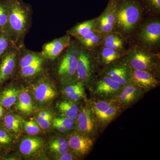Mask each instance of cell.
I'll return each instance as SVG.
<instances>
[{"mask_svg": "<svg viewBox=\"0 0 160 160\" xmlns=\"http://www.w3.org/2000/svg\"><path fill=\"white\" fill-rule=\"evenodd\" d=\"M99 46L119 51L127 52L129 42L118 32H111L103 34L102 40Z\"/></svg>", "mask_w": 160, "mask_h": 160, "instance_id": "ffe728a7", "label": "cell"}, {"mask_svg": "<svg viewBox=\"0 0 160 160\" xmlns=\"http://www.w3.org/2000/svg\"><path fill=\"white\" fill-rule=\"evenodd\" d=\"M8 19L5 32L13 46L22 48L32 25L33 10L31 5L23 0H7Z\"/></svg>", "mask_w": 160, "mask_h": 160, "instance_id": "6da1fadb", "label": "cell"}, {"mask_svg": "<svg viewBox=\"0 0 160 160\" xmlns=\"http://www.w3.org/2000/svg\"><path fill=\"white\" fill-rule=\"evenodd\" d=\"M129 83L147 92L160 86V77L151 72L132 69Z\"/></svg>", "mask_w": 160, "mask_h": 160, "instance_id": "2e32d148", "label": "cell"}, {"mask_svg": "<svg viewBox=\"0 0 160 160\" xmlns=\"http://www.w3.org/2000/svg\"><path fill=\"white\" fill-rule=\"evenodd\" d=\"M146 93V92L129 83L122 86L114 98L126 110L138 102Z\"/></svg>", "mask_w": 160, "mask_h": 160, "instance_id": "9a60e30c", "label": "cell"}, {"mask_svg": "<svg viewBox=\"0 0 160 160\" xmlns=\"http://www.w3.org/2000/svg\"><path fill=\"white\" fill-rule=\"evenodd\" d=\"M13 46L10 38L5 32L0 33V59L5 52Z\"/></svg>", "mask_w": 160, "mask_h": 160, "instance_id": "d6a6232c", "label": "cell"}, {"mask_svg": "<svg viewBox=\"0 0 160 160\" xmlns=\"http://www.w3.org/2000/svg\"><path fill=\"white\" fill-rule=\"evenodd\" d=\"M89 109L95 118L107 111L110 107L118 102L115 98L100 100L90 98L86 101Z\"/></svg>", "mask_w": 160, "mask_h": 160, "instance_id": "d4e9b609", "label": "cell"}, {"mask_svg": "<svg viewBox=\"0 0 160 160\" xmlns=\"http://www.w3.org/2000/svg\"><path fill=\"white\" fill-rule=\"evenodd\" d=\"M122 86L109 77L99 73L87 89L90 98L106 100L114 98Z\"/></svg>", "mask_w": 160, "mask_h": 160, "instance_id": "ba28073f", "label": "cell"}, {"mask_svg": "<svg viewBox=\"0 0 160 160\" xmlns=\"http://www.w3.org/2000/svg\"><path fill=\"white\" fill-rule=\"evenodd\" d=\"M101 69L94 50H86L79 48L77 66V80L82 82L86 89L99 73Z\"/></svg>", "mask_w": 160, "mask_h": 160, "instance_id": "52a82bcc", "label": "cell"}, {"mask_svg": "<svg viewBox=\"0 0 160 160\" xmlns=\"http://www.w3.org/2000/svg\"><path fill=\"white\" fill-rule=\"evenodd\" d=\"M125 110L124 108L118 102L110 107L107 111L96 118L101 134Z\"/></svg>", "mask_w": 160, "mask_h": 160, "instance_id": "44dd1931", "label": "cell"}, {"mask_svg": "<svg viewBox=\"0 0 160 160\" xmlns=\"http://www.w3.org/2000/svg\"><path fill=\"white\" fill-rule=\"evenodd\" d=\"M53 119L52 114L46 117L42 118L38 116L36 118V121L38 125H39L41 129L43 130H46L49 129L52 122Z\"/></svg>", "mask_w": 160, "mask_h": 160, "instance_id": "836d02e7", "label": "cell"}, {"mask_svg": "<svg viewBox=\"0 0 160 160\" xmlns=\"http://www.w3.org/2000/svg\"><path fill=\"white\" fill-rule=\"evenodd\" d=\"M22 126L25 132L29 135L35 136L42 132V129L34 120L23 121Z\"/></svg>", "mask_w": 160, "mask_h": 160, "instance_id": "4dcf8cb0", "label": "cell"}, {"mask_svg": "<svg viewBox=\"0 0 160 160\" xmlns=\"http://www.w3.org/2000/svg\"><path fill=\"white\" fill-rule=\"evenodd\" d=\"M96 22V18H94L78 23L66 31V33L73 38L82 37L90 32L95 30Z\"/></svg>", "mask_w": 160, "mask_h": 160, "instance_id": "484cf974", "label": "cell"}, {"mask_svg": "<svg viewBox=\"0 0 160 160\" xmlns=\"http://www.w3.org/2000/svg\"><path fill=\"white\" fill-rule=\"evenodd\" d=\"M67 141H68V140H67V136H61L56 138L54 140L52 141L51 142L49 143V147L63 145Z\"/></svg>", "mask_w": 160, "mask_h": 160, "instance_id": "8d00e7d4", "label": "cell"}, {"mask_svg": "<svg viewBox=\"0 0 160 160\" xmlns=\"http://www.w3.org/2000/svg\"><path fill=\"white\" fill-rule=\"evenodd\" d=\"M126 56L102 68L99 73L109 77L123 86L130 82L132 71Z\"/></svg>", "mask_w": 160, "mask_h": 160, "instance_id": "8fae6325", "label": "cell"}, {"mask_svg": "<svg viewBox=\"0 0 160 160\" xmlns=\"http://www.w3.org/2000/svg\"><path fill=\"white\" fill-rule=\"evenodd\" d=\"M86 88L85 86L71 93L63 96L64 98L75 102H86L88 99L86 96Z\"/></svg>", "mask_w": 160, "mask_h": 160, "instance_id": "f546056e", "label": "cell"}, {"mask_svg": "<svg viewBox=\"0 0 160 160\" xmlns=\"http://www.w3.org/2000/svg\"><path fill=\"white\" fill-rule=\"evenodd\" d=\"M75 130L95 141L101 134L96 119L86 101L81 104L76 119Z\"/></svg>", "mask_w": 160, "mask_h": 160, "instance_id": "9c48e42d", "label": "cell"}, {"mask_svg": "<svg viewBox=\"0 0 160 160\" xmlns=\"http://www.w3.org/2000/svg\"><path fill=\"white\" fill-rule=\"evenodd\" d=\"M55 160H79L78 158L70 150L62 154L54 156Z\"/></svg>", "mask_w": 160, "mask_h": 160, "instance_id": "d590c367", "label": "cell"}, {"mask_svg": "<svg viewBox=\"0 0 160 160\" xmlns=\"http://www.w3.org/2000/svg\"><path fill=\"white\" fill-rule=\"evenodd\" d=\"M52 126L58 131L60 133H62V134H67V135L71 133V132H70V131L67 130L65 127L60 124L59 123L52 121Z\"/></svg>", "mask_w": 160, "mask_h": 160, "instance_id": "74e56055", "label": "cell"}, {"mask_svg": "<svg viewBox=\"0 0 160 160\" xmlns=\"http://www.w3.org/2000/svg\"><path fill=\"white\" fill-rule=\"evenodd\" d=\"M9 144V142L0 137V145H4Z\"/></svg>", "mask_w": 160, "mask_h": 160, "instance_id": "b9f144b4", "label": "cell"}, {"mask_svg": "<svg viewBox=\"0 0 160 160\" xmlns=\"http://www.w3.org/2000/svg\"><path fill=\"white\" fill-rule=\"evenodd\" d=\"M82 102H75L64 98L56 104L58 115L76 119Z\"/></svg>", "mask_w": 160, "mask_h": 160, "instance_id": "7402d4cb", "label": "cell"}, {"mask_svg": "<svg viewBox=\"0 0 160 160\" xmlns=\"http://www.w3.org/2000/svg\"><path fill=\"white\" fill-rule=\"evenodd\" d=\"M48 62L40 52L27 49L25 45L20 48L18 75L23 79L34 81L47 73L46 66Z\"/></svg>", "mask_w": 160, "mask_h": 160, "instance_id": "5b68a950", "label": "cell"}, {"mask_svg": "<svg viewBox=\"0 0 160 160\" xmlns=\"http://www.w3.org/2000/svg\"><path fill=\"white\" fill-rule=\"evenodd\" d=\"M71 39V37L66 33L63 36L45 43L40 52L45 58L51 62L56 59L69 46Z\"/></svg>", "mask_w": 160, "mask_h": 160, "instance_id": "e0dca14e", "label": "cell"}, {"mask_svg": "<svg viewBox=\"0 0 160 160\" xmlns=\"http://www.w3.org/2000/svg\"><path fill=\"white\" fill-rule=\"evenodd\" d=\"M0 137L3 139L6 140L9 143L11 142L12 140L10 136L9 135L5 129H0Z\"/></svg>", "mask_w": 160, "mask_h": 160, "instance_id": "f35d334b", "label": "cell"}, {"mask_svg": "<svg viewBox=\"0 0 160 160\" xmlns=\"http://www.w3.org/2000/svg\"><path fill=\"white\" fill-rule=\"evenodd\" d=\"M4 113V108L0 102V120L3 117Z\"/></svg>", "mask_w": 160, "mask_h": 160, "instance_id": "60d3db41", "label": "cell"}, {"mask_svg": "<svg viewBox=\"0 0 160 160\" xmlns=\"http://www.w3.org/2000/svg\"><path fill=\"white\" fill-rule=\"evenodd\" d=\"M69 149L80 159L84 158L91 152L95 140L74 130L67 136Z\"/></svg>", "mask_w": 160, "mask_h": 160, "instance_id": "5bb4252c", "label": "cell"}, {"mask_svg": "<svg viewBox=\"0 0 160 160\" xmlns=\"http://www.w3.org/2000/svg\"><path fill=\"white\" fill-rule=\"evenodd\" d=\"M43 145L44 142L41 138L31 135L26 137L20 143V152L25 157H33L42 151Z\"/></svg>", "mask_w": 160, "mask_h": 160, "instance_id": "ac0fdd59", "label": "cell"}, {"mask_svg": "<svg viewBox=\"0 0 160 160\" xmlns=\"http://www.w3.org/2000/svg\"><path fill=\"white\" fill-rule=\"evenodd\" d=\"M93 50L101 69L125 56L127 52L101 46H98Z\"/></svg>", "mask_w": 160, "mask_h": 160, "instance_id": "d6986e66", "label": "cell"}, {"mask_svg": "<svg viewBox=\"0 0 160 160\" xmlns=\"http://www.w3.org/2000/svg\"><path fill=\"white\" fill-rule=\"evenodd\" d=\"M15 103L17 110L25 116L30 115L35 109L31 95L26 91H21Z\"/></svg>", "mask_w": 160, "mask_h": 160, "instance_id": "cb8c5ba5", "label": "cell"}, {"mask_svg": "<svg viewBox=\"0 0 160 160\" xmlns=\"http://www.w3.org/2000/svg\"><path fill=\"white\" fill-rule=\"evenodd\" d=\"M126 56L132 69L151 72L160 77V53L131 46L128 47Z\"/></svg>", "mask_w": 160, "mask_h": 160, "instance_id": "8992f818", "label": "cell"}, {"mask_svg": "<svg viewBox=\"0 0 160 160\" xmlns=\"http://www.w3.org/2000/svg\"><path fill=\"white\" fill-rule=\"evenodd\" d=\"M8 19L7 0H0V33L4 32Z\"/></svg>", "mask_w": 160, "mask_h": 160, "instance_id": "f1b7e54d", "label": "cell"}, {"mask_svg": "<svg viewBox=\"0 0 160 160\" xmlns=\"http://www.w3.org/2000/svg\"><path fill=\"white\" fill-rule=\"evenodd\" d=\"M31 86L35 99L41 106L51 102L57 95L54 82L47 73L33 81Z\"/></svg>", "mask_w": 160, "mask_h": 160, "instance_id": "30bf717a", "label": "cell"}, {"mask_svg": "<svg viewBox=\"0 0 160 160\" xmlns=\"http://www.w3.org/2000/svg\"><path fill=\"white\" fill-rule=\"evenodd\" d=\"M51 114H52L50 112L44 110V111L40 112L39 113H38V116L41 117L45 118L47 116H49V115Z\"/></svg>", "mask_w": 160, "mask_h": 160, "instance_id": "ab89813d", "label": "cell"}, {"mask_svg": "<svg viewBox=\"0 0 160 160\" xmlns=\"http://www.w3.org/2000/svg\"><path fill=\"white\" fill-rule=\"evenodd\" d=\"M20 49L12 46L0 59V86L13 77L17 71Z\"/></svg>", "mask_w": 160, "mask_h": 160, "instance_id": "7c38bea8", "label": "cell"}, {"mask_svg": "<svg viewBox=\"0 0 160 160\" xmlns=\"http://www.w3.org/2000/svg\"><path fill=\"white\" fill-rule=\"evenodd\" d=\"M146 15L160 16V0H139Z\"/></svg>", "mask_w": 160, "mask_h": 160, "instance_id": "83f0119b", "label": "cell"}, {"mask_svg": "<svg viewBox=\"0 0 160 160\" xmlns=\"http://www.w3.org/2000/svg\"><path fill=\"white\" fill-rule=\"evenodd\" d=\"M79 49L78 43L72 38L69 46L56 59L51 61L55 62L53 74L60 85L77 81V66Z\"/></svg>", "mask_w": 160, "mask_h": 160, "instance_id": "277c9868", "label": "cell"}, {"mask_svg": "<svg viewBox=\"0 0 160 160\" xmlns=\"http://www.w3.org/2000/svg\"><path fill=\"white\" fill-rule=\"evenodd\" d=\"M23 120L19 116L12 114H8L3 118V124H16L22 125Z\"/></svg>", "mask_w": 160, "mask_h": 160, "instance_id": "e575fe53", "label": "cell"}, {"mask_svg": "<svg viewBox=\"0 0 160 160\" xmlns=\"http://www.w3.org/2000/svg\"><path fill=\"white\" fill-rule=\"evenodd\" d=\"M52 121L59 123L71 132L75 130L76 120L71 118L58 116L52 119Z\"/></svg>", "mask_w": 160, "mask_h": 160, "instance_id": "1f68e13d", "label": "cell"}, {"mask_svg": "<svg viewBox=\"0 0 160 160\" xmlns=\"http://www.w3.org/2000/svg\"><path fill=\"white\" fill-rule=\"evenodd\" d=\"M129 46L160 53V18L145 14L128 40Z\"/></svg>", "mask_w": 160, "mask_h": 160, "instance_id": "7a4b0ae2", "label": "cell"}, {"mask_svg": "<svg viewBox=\"0 0 160 160\" xmlns=\"http://www.w3.org/2000/svg\"><path fill=\"white\" fill-rule=\"evenodd\" d=\"M118 1L109 0L105 9L98 17L96 18L95 31L102 34L114 32Z\"/></svg>", "mask_w": 160, "mask_h": 160, "instance_id": "4fadbf2b", "label": "cell"}, {"mask_svg": "<svg viewBox=\"0 0 160 160\" xmlns=\"http://www.w3.org/2000/svg\"><path fill=\"white\" fill-rule=\"evenodd\" d=\"M144 15L139 0H119L114 32L128 41Z\"/></svg>", "mask_w": 160, "mask_h": 160, "instance_id": "3957f363", "label": "cell"}, {"mask_svg": "<svg viewBox=\"0 0 160 160\" xmlns=\"http://www.w3.org/2000/svg\"><path fill=\"white\" fill-rule=\"evenodd\" d=\"M103 35L102 33L93 30L82 37L73 39L78 43L79 48L92 50L101 45Z\"/></svg>", "mask_w": 160, "mask_h": 160, "instance_id": "603a6c76", "label": "cell"}, {"mask_svg": "<svg viewBox=\"0 0 160 160\" xmlns=\"http://www.w3.org/2000/svg\"><path fill=\"white\" fill-rule=\"evenodd\" d=\"M21 89L14 87L6 88L0 95V102L4 108L9 109L15 104Z\"/></svg>", "mask_w": 160, "mask_h": 160, "instance_id": "4316f807", "label": "cell"}]
</instances>
